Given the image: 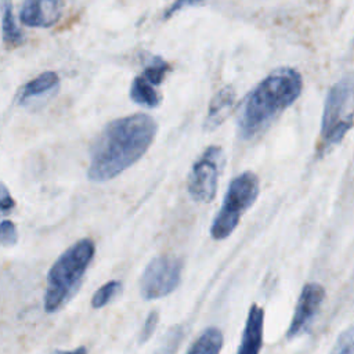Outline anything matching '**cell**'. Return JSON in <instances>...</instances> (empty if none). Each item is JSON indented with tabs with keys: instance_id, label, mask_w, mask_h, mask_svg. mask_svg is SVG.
<instances>
[{
	"instance_id": "6da1fadb",
	"label": "cell",
	"mask_w": 354,
	"mask_h": 354,
	"mask_svg": "<svg viewBox=\"0 0 354 354\" xmlns=\"http://www.w3.org/2000/svg\"><path fill=\"white\" fill-rule=\"evenodd\" d=\"M156 133L155 120L145 113H134L112 120L95 140L87 176L104 183L134 165L151 147Z\"/></svg>"
},
{
	"instance_id": "7a4b0ae2",
	"label": "cell",
	"mask_w": 354,
	"mask_h": 354,
	"mask_svg": "<svg viewBox=\"0 0 354 354\" xmlns=\"http://www.w3.org/2000/svg\"><path fill=\"white\" fill-rule=\"evenodd\" d=\"M303 88L300 73L292 68H279L266 76L245 98L236 130L242 140L261 134L299 97Z\"/></svg>"
},
{
	"instance_id": "3957f363",
	"label": "cell",
	"mask_w": 354,
	"mask_h": 354,
	"mask_svg": "<svg viewBox=\"0 0 354 354\" xmlns=\"http://www.w3.org/2000/svg\"><path fill=\"white\" fill-rule=\"evenodd\" d=\"M94 253V242L90 238H83L71 245L54 261L47 274L44 292V310L47 313L58 311L75 296Z\"/></svg>"
},
{
	"instance_id": "277c9868",
	"label": "cell",
	"mask_w": 354,
	"mask_h": 354,
	"mask_svg": "<svg viewBox=\"0 0 354 354\" xmlns=\"http://www.w3.org/2000/svg\"><path fill=\"white\" fill-rule=\"evenodd\" d=\"M259 191V178L252 171H243L231 180L223 205L210 227L213 239L221 241L234 232L242 214L257 199Z\"/></svg>"
},
{
	"instance_id": "5b68a950",
	"label": "cell",
	"mask_w": 354,
	"mask_h": 354,
	"mask_svg": "<svg viewBox=\"0 0 354 354\" xmlns=\"http://www.w3.org/2000/svg\"><path fill=\"white\" fill-rule=\"evenodd\" d=\"M351 91L353 84L350 77L340 79L328 91L321 122V145L318 147L319 156L339 144L353 126V113L350 109Z\"/></svg>"
},
{
	"instance_id": "8992f818",
	"label": "cell",
	"mask_w": 354,
	"mask_h": 354,
	"mask_svg": "<svg viewBox=\"0 0 354 354\" xmlns=\"http://www.w3.org/2000/svg\"><path fill=\"white\" fill-rule=\"evenodd\" d=\"M223 165L224 153L217 145L207 147L196 159L187 184L188 194L195 202L209 203L214 199Z\"/></svg>"
},
{
	"instance_id": "52a82bcc",
	"label": "cell",
	"mask_w": 354,
	"mask_h": 354,
	"mask_svg": "<svg viewBox=\"0 0 354 354\" xmlns=\"http://www.w3.org/2000/svg\"><path fill=\"white\" fill-rule=\"evenodd\" d=\"M183 261L174 256H156L145 267L140 278V293L145 300L165 297L180 285Z\"/></svg>"
},
{
	"instance_id": "ba28073f",
	"label": "cell",
	"mask_w": 354,
	"mask_h": 354,
	"mask_svg": "<svg viewBox=\"0 0 354 354\" xmlns=\"http://www.w3.org/2000/svg\"><path fill=\"white\" fill-rule=\"evenodd\" d=\"M324 299L325 289L319 283L308 282L303 286L296 301L290 325L286 330L288 339H296L310 329L311 324L319 313Z\"/></svg>"
},
{
	"instance_id": "9c48e42d",
	"label": "cell",
	"mask_w": 354,
	"mask_h": 354,
	"mask_svg": "<svg viewBox=\"0 0 354 354\" xmlns=\"http://www.w3.org/2000/svg\"><path fill=\"white\" fill-rule=\"evenodd\" d=\"M263 329L264 310L259 304L253 303L249 308L236 354H260L263 346Z\"/></svg>"
},
{
	"instance_id": "30bf717a",
	"label": "cell",
	"mask_w": 354,
	"mask_h": 354,
	"mask_svg": "<svg viewBox=\"0 0 354 354\" xmlns=\"http://www.w3.org/2000/svg\"><path fill=\"white\" fill-rule=\"evenodd\" d=\"M235 106V91L232 87L218 90L212 98L203 126L206 130H214L224 123Z\"/></svg>"
},
{
	"instance_id": "8fae6325",
	"label": "cell",
	"mask_w": 354,
	"mask_h": 354,
	"mask_svg": "<svg viewBox=\"0 0 354 354\" xmlns=\"http://www.w3.org/2000/svg\"><path fill=\"white\" fill-rule=\"evenodd\" d=\"M43 3L44 0H25L19 11L21 22L32 28L51 26L58 19V12L55 10H47Z\"/></svg>"
},
{
	"instance_id": "7c38bea8",
	"label": "cell",
	"mask_w": 354,
	"mask_h": 354,
	"mask_svg": "<svg viewBox=\"0 0 354 354\" xmlns=\"http://www.w3.org/2000/svg\"><path fill=\"white\" fill-rule=\"evenodd\" d=\"M59 82L58 75L54 71H46L29 80L18 93V102L22 104L33 97H39L50 90H53Z\"/></svg>"
},
{
	"instance_id": "4fadbf2b",
	"label": "cell",
	"mask_w": 354,
	"mask_h": 354,
	"mask_svg": "<svg viewBox=\"0 0 354 354\" xmlns=\"http://www.w3.org/2000/svg\"><path fill=\"white\" fill-rule=\"evenodd\" d=\"M1 36L7 47H18L24 43V35L15 22L11 0H1Z\"/></svg>"
},
{
	"instance_id": "5bb4252c",
	"label": "cell",
	"mask_w": 354,
	"mask_h": 354,
	"mask_svg": "<svg viewBox=\"0 0 354 354\" xmlns=\"http://www.w3.org/2000/svg\"><path fill=\"white\" fill-rule=\"evenodd\" d=\"M223 343V332L218 328L210 326L205 329L202 335L192 343L187 354H220Z\"/></svg>"
},
{
	"instance_id": "9a60e30c",
	"label": "cell",
	"mask_w": 354,
	"mask_h": 354,
	"mask_svg": "<svg viewBox=\"0 0 354 354\" xmlns=\"http://www.w3.org/2000/svg\"><path fill=\"white\" fill-rule=\"evenodd\" d=\"M130 98L140 105H145L148 108L158 106L160 98L155 91L153 86L148 83L142 76L134 77L130 86Z\"/></svg>"
},
{
	"instance_id": "2e32d148",
	"label": "cell",
	"mask_w": 354,
	"mask_h": 354,
	"mask_svg": "<svg viewBox=\"0 0 354 354\" xmlns=\"http://www.w3.org/2000/svg\"><path fill=\"white\" fill-rule=\"evenodd\" d=\"M122 290V282L119 279H111L95 290L91 299L93 308H102L109 304Z\"/></svg>"
},
{
	"instance_id": "e0dca14e",
	"label": "cell",
	"mask_w": 354,
	"mask_h": 354,
	"mask_svg": "<svg viewBox=\"0 0 354 354\" xmlns=\"http://www.w3.org/2000/svg\"><path fill=\"white\" fill-rule=\"evenodd\" d=\"M184 337V328L183 325H174L171 326L163 339L160 340L158 348L155 350L153 354H174L176 350L180 346V342Z\"/></svg>"
},
{
	"instance_id": "ac0fdd59",
	"label": "cell",
	"mask_w": 354,
	"mask_h": 354,
	"mask_svg": "<svg viewBox=\"0 0 354 354\" xmlns=\"http://www.w3.org/2000/svg\"><path fill=\"white\" fill-rule=\"evenodd\" d=\"M166 69H167L166 61H163L162 58H153L151 61V64L147 65V68L144 69V73L141 76L152 86H158L162 83V80L166 75Z\"/></svg>"
},
{
	"instance_id": "d6986e66",
	"label": "cell",
	"mask_w": 354,
	"mask_h": 354,
	"mask_svg": "<svg viewBox=\"0 0 354 354\" xmlns=\"http://www.w3.org/2000/svg\"><path fill=\"white\" fill-rule=\"evenodd\" d=\"M329 354H353V328L343 330Z\"/></svg>"
},
{
	"instance_id": "ffe728a7",
	"label": "cell",
	"mask_w": 354,
	"mask_h": 354,
	"mask_svg": "<svg viewBox=\"0 0 354 354\" xmlns=\"http://www.w3.org/2000/svg\"><path fill=\"white\" fill-rule=\"evenodd\" d=\"M18 241V232L15 224L11 220L0 221V245L14 246Z\"/></svg>"
},
{
	"instance_id": "44dd1931",
	"label": "cell",
	"mask_w": 354,
	"mask_h": 354,
	"mask_svg": "<svg viewBox=\"0 0 354 354\" xmlns=\"http://www.w3.org/2000/svg\"><path fill=\"white\" fill-rule=\"evenodd\" d=\"M159 322V313L158 311H151L148 314V317L144 321V325L140 330V336H138V342L140 343H145L147 340L151 339V336L153 335L156 326Z\"/></svg>"
},
{
	"instance_id": "7402d4cb",
	"label": "cell",
	"mask_w": 354,
	"mask_h": 354,
	"mask_svg": "<svg viewBox=\"0 0 354 354\" xmlns=\"http://www.w3.org/2000/svg\"><path fill=\"white\" fill-rule=\"evenodd\" d=\"M14 206H15V201L12 199L7 187L0 181V210L1 212H8Z\"/></svg>"
},
{
	"instance_id": "603a6c76",
	"label": "cell",
	"mask_w": 354,
	"mask_h": 354,
	"mask_svg": "<svg viewBox=\"0 0 354 354\" xmlns=\"http://www.w3.org/2000/svg\"><path fill=\"white\" fill-rule=\"evenodd\" d=\"M198 4H202V0H176L169 7V10L165 12V18L173 17L177 11H180V10L185 8V7H192V6H198Z\"/></svg>"
},
{
	"instance_id": "cb8c5ba5",
	"label": "cell",
	"mask_w": 354,
	"mask_h": 354,
	"mask_svg": "<svg viewBox=\"0 0 354 354\" xmlns=\"http://www.w3.org/2000/svg\"><path fill=\"white\" fill-rule=\"evenodd\" d=\"M58 354H87V348L84 346H80V347H76L73 350L62 351V353H58Z\"/></svg>"
},
{
	"instance_id": "d4e9b609",
	"label": "cell",
	"mask_w": 354,
	"mask_h": 354,
	"mask_svg": "<svg viewBox=\"0 0 354 354\" xmlns=\"http://www.w3.org/2000/svg\"><path fill=\"white\" fill-rule=\"evenodd\" d=\"M44 1H50V3H57V0H44Z\"/></svg>"
}]
</instances>
